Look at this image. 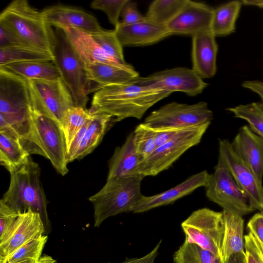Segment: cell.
Returning <instances> with one entry per match:
<instances>
[{
  "label": "cell",
  "mask_w": 263,
  "mask_h": 263,
  "mask_svg": "<svg viewBox=\"0 0 263 263\" xmlns=\"http://www.w3.org/2000/svg\"><path fill=\"white\" fill-rule=\"evenodd\" d=\"M171 93L139 85L133 81L108 85L95 92L89 109L110 115L115 122L127 118L140 119L150 107Z\"/></svg>",
  "instance_id": "6da1fadb"
},
{
  "label": "cell",
  "mask_w": 263,
  "mask_h": 263,
  "mask_svg": "<svg viewBox=\"0 0 263 263\" xmlns=\"http://www.w3.org/2000/svg\"><path fill=\"white\" fill-rule=\"evenodd\" d=\"M27 80L0 67V123L21 141L34 135L35 128Z\"/></svg>",
  "instance_id": "7a4b0ae2"
},
{
  "label": "cell",
  "mask_w": 263,
  "mask_h": 263,
  "mask_svg": "<svg viewBox=\"0 0 263 263\" xmlns=\"http://www.w3.org/2000/svg\"><path fill=\"white\" fill-rule=\"evenodd\" d=\"M41 168L30 157L20 168L10 174L8 190L1 199L18 214L28 210L39 213L44 223L46 234L50 233L46 198L40 180Z\"/></svg>",
  "instance_id": "3957f363"
},
{
  "label": "cell",
  "mask_w": 263,
  "mask_h": 263,
  "mask_svg": "<svg viewBox=\"0 0 263 263\" xmlns=\"http://www.w3.org/2000/svg\"><path fill=\"white\" fill-rule=\"evenodd\" d=\"M144 177L107 179L103 187L89 197L94 210V227H99L107 218L120 213L132 212L143 195L141 184Z\"/></svg>",
  "instance_id": "277c9868"
},
{
  "label": "cell",
  "mask_w": 263,
  "mask_h": 263,
  "mask_svg": "<svg viewBox=\"0 0 263 263\" xmlns=\"http://www.w3.org/2000/svg\"><path fill=\"white\" fill-rule=\"evenodd\" d=\"M0 23L13 30L29 46L52 52L53 28L41 11L26 0H15L1 13Z\"/></svg>",
  "instance_id": "5b68a950"
},
{
  "label": "cell",
  "mask_w": 263,
  "mask_h": 263,
  "mask_svg": "<svg viewBox=\"0 0 263 263\" xmlns=\"http://www.w3.org/2000/svg\"><path fill=\"white\" fill-rule=\"evenodd\" d=\"M52 53V62L70 91L75 106L85 108L89 94L85 64L65 32L59 28L53 29Z\"/></svg>",
  "instance_id": "8992f818"
},
{
  "label": "cell",
  "mask_w": 263,
  "mask_h": 263,
  "mask_svg": "<svg viewBox=\"0 0 263 263\" xmlns=\"http://www.w3.org/2000/svg\"><path fill=\"white\" fill-rule=\"evenodd\" d=\"M211 122L181 129L139 164V174L154 176L168 168L185 152L200 143Z\"/></svg>",
  "instance_id": "52a82bcc"
},
{
  "label": "cell",
  "mask_w": 263,
  "mask_h": 263,
  "mask_svg": "<svg viewBox=\"0 0 263 263\" xmlns=\"http://www.w3.org/2000/svg\"><path fill=\"white\" fill-rule=\"evenodd\" d=\"M27 82L32 110L61 126L66 111L75 106L72 96L62 78Z\"/></svg>",
  "instance_id": "ba28073f"
},
{
  "label": "cell",
  "mask_w": 263,
  "mask_h": 263,
  "mask_svg": "<svg viewBox=\"0 0 263 263\" xmlns=\"http://www.w3.org/2000/svg\"><path fill=\"white\" fill-rule=\"evenodd\" d=\"M181 226L185 240L221 257L224 232L223 212L206 208L198 209L184 220Z\"/></svg>",
  "instance_id": "9c48e42d"
},
{
  "label": "cell",
  "mask_w": 263,
  "mask_h": 263,
  "mask_svg": "<svg viewBox=\"0 0 263 263\" xmlns=\"http://www.w3.org/2000/svg\"><path fill=\"white\" fill-rule=\"evenodd\" d=\"M213 118L206 102L189 105L173 102L152 111L143 123L154 129H180L211 122Z\"/></svg>",
  "instance_id": "30bf717a"
},
{
  "label": "cell",
  "mask_w": 263,
  "mask_h": 263,
  "mask_svg": "<svg viewBox=\"0 0 263 263\" xmlns=\"http://www.w3.org/2000/svg\"><path fill=\"white\" fill-rule=\"evenodd\" d=\"M208 198L227 213L242 217L255 211L228 170L219 161L205 187Z\"/></svg>",
  "instance_id": "8fae6325"
},
{
  "label": "cell",
  "mask_w": 263,
  "mask_h": 263,
  "mask_svg": "<svg viewBox=\"0 0 263 263\" xmlns=\"http://www.w3.org/2000/svg\"><path fill=\"white\" fill-rule=\"evenodd\" d=\"M133 82L149 88L171 93L181 91L190 96L201 93L208 85L195 71L186 67L158 71L146 77H139Z\"/></svg>",
  "instance_id": "7c38bea8"
},
{
  "label": "cell",
  "mask_w": 263,
  "mask_h": 263,
  "mask_svg": "<svg viewBox=\"0 0 263 263\" xmlns=\"http://www.w3.org/2000/svg\"><path fill=\"white\" fill-rule=\"evenodd\" d=\"M229 171L239 187L245 193L251 206L263 211V186L227 139L219 142L218 161Z\"/></svg>",
  "instance_id": "4fadbf2b"
},
{
  "label": "cell",
  "mask_w": 263,
  "mask_h": 263,
  "mask_svg": "<svg viewBox=\"0 0 263 263\" xmlns=\"http://www.w3.org/2000/svg\"><path fill=\"white\" fill-rule=\"evenodd\" d=\"M32 116L45 158L50 160L59 174L66 175L68 172L67 148L62 126L33 110Z\"/></svg>",
  "instance_id": "5bb4252c"
},
{
  "label": "cell",
  "mask_w": 263,
  "mask_h": 263,
  "mask_svg": "<svg viewBox=\"0 0 263 263\" xmlns=\"http://www.w3.org/2000/svg\"><path fill=\"white\" fill-rule=\"evenodd\" d=\"M46 234L40 215L31 210L19 215L0 240V263H4L16 250L31 240Z\"/></svg>",
  "instance_id": "9a60e30c"
},
{
  "label": "cell",
  "mask_w": 263,
  "mask_h": 263,
  "mask_svg": "<svg viewBox=\"0 0 263 263\" xmlns=\"http://www.w3.org/2000/svg\"><path fill=\"white\" fill-rule=\"evenodd\" d=\"M214 9L200 2L188 0L166 25L171 34L193 36L211 31Z\"/></svg>",
  "instance_id": "2e32d148"
},
{
  "label": "cell",
  "mask_w": 263,
  "mask_h": 263,
  "mask_svg": "<svg viewBox=\"0 0 263 263\" xmlns=\"http://www.w3.org/2000/svg\"><path fill=\"white\" fill-rule=\"evenodd\" d=\"M41 12L45 22L54 28H74L90 34L103 29L93 15L80 9L55 5L46 8Z\"/></svg>",
  "instance_id": "e0dca14e"
},
{
  "label": "cell",
  "mask_w": 263,
  "mask_h": 263,
  "mask_svg": "<svg viewBox=\"0 0 263 263\" xmlns=\"http://www.w3.org/2000/svg\"><path fill=\"white\" fill-rule=\"evenodd\" d=\"M115 30L123 47L150 45L171 35L166 25L153 21L146 16L142 21L134 24L119 22Z\"/></svg>",
  "instance_id": "ac0fdd59"
},
{
  "label": "cell",
  "mask_w": 263,
  "mask_h": 263,
  "mask_svg": "<svg viewBox=\"0 0 263 263\" xmlns=\"http://www.w3.org/2000/svg\"><path fill=\"white\" fill-rule=\"evenodd\" d=\"M210 176V174L206 171H203L193 175L182 182L161 193L150 196L143 195L132 209V212L134 213H143L171 204L191 193L197 188L202 186L205 187Z\"/></svg>",
  "instance_id": "d6986e66"
},
{
  "label": "cell",
  "mask_w": 263,
  "mask_h": 263,
  "mask_svg": "<svg viewBox=\"0 0 263 263\" xmlns=\"http://www.w3.org/2000/svg\"><path fill=\"white\" fill-rule=\"evenodd\" d=\"M85 69L89 81L88 93L106 86L130 82L139 77V73L127 63H92L85 64Z\"/></svg>",
  "instance_id": "ffe728a7"
},
{
  "label": "cell",
  "mask_w": 263,
  "mask_h": 263,
  "mask_svg": "<svg viewBox=\"0 0 263 263\" xmlns=\"http://www.w3.org/2000/svg\"><path fill=\"white\" fill-rule=\"evenodd\" d=\"M231 144L258 182L262 184L263 138L254 133L249 126L245 125L240 128Z\"/></svg>",
  "instance_id": "44dd1931"
},
{
  "label": "cell",
  "mask_w": 263,
  "mask_h": 263,
  "mask_svg": "<svg viewBox=\"0 0 263 263\" xmlns=\"http://www.w3.org/2000/svg\"><path fill=\"white\" fill-rule=\"evenodd\" d=\"M215 37L211 31L192 36V69L202 79L211 78L216 72L218 45Z\"/></svg>",
  "instance_id": "7402d4cb"
},
{
  "label": "cell",
  "mask_w": 263,
  "mask_h": 263,
  "mask_svg": "<svg viewBox=\"0 0 263 263\" xmlns=\"http://www.w3.org/2000/svg\"><path fill=\"white\" fill-rule=\"evenodd\" d=\"M140 162L133 132L127 137L123 144L115 149L109 161L107 179L126 178L140 175L138 172Z\"/></svg>",
  "instance_id": "603a6c76"
},
{
  "label": "cell",
  "mask_w": 263,
  "mask_h": 263,
  "mask_svg": "<svg viewBox=\"0 0 263 263\" xmlns=\"http://www.w3.org/2000/svg\"><path fill=\"white\" fill-rule=\"evenodd\" d=\"M60 29L65 32L85 64L97 62L123 64L105 53L91 34L74 28L64 27Z\"/></svg>",
  "instance_id": "cb8c5ba5"
},
{
  "label": "cell",
  "mask_w": 263,
  "mask_h": 263,
  "mask_svg": "<svg viewBox=\"0 0 263 263\" xmlns=\"http://www.w3.org/2000/svg\"><path fill=\"white\" fill-rule=\"evenodd\" d=\"M92 118L73 161L80 159L91 153L102 141L106 132L110 128L115 119L110 115L89 109Z\"/></svg>",
  "instance_id": "d4e9b609"
},
{
  "label": "cell",
  "mask_w": 263,
  "mask_h": 263,
  "mask_svg": "<svg viewBox=\"0 0 263 263\" xmlns=\"http://www.w3.org/2000/svg\"><path fill=\"white\" fill-rule=\"evenodd\" d=\"M224 232L221 257L224 263L232 255L244 251L243 223L242 217L224 211Z\"/></svg>",
  "instance_id": "484cf974"
},
{
  "label": "cell",
  "mask_w": 263,
  "mask_h": 263,
  "mask_svg": "<svg viewBox=\"0 0 263 263\" xmlns=\"http://www.w3.org/2000/svg\"><path fill=\"white\" fill-rule=\"evenodd\" d=\"M30 155L18 139L0 132V163L10 174L25 164L29 159Z\"/></svg>",
  "instance_id": "4316f807"
},
{
  "label": "cell",
  "mask_w": 263,
  "mask_h": 263,
  "mask_svg": "<svg viewBox=\"0 0 263 263\" xmlns=\"http://www.w3.org/2000/svg\"><path fill=\"white\" fill-rule=\"evenodd\" d=\"M242 5L241 1H233L214 9L211 31L216 37L228 35L235 31Z\"/></svg>",
  "instance_id": "83f0119b"
},
{
  "label": "cell",
  "mask_w": 263,
  "mask_h": 263,
  "mask_svg": "<svg viewBox=\"0 0 263 263\" xmlns=\"http://www.w3.org/2000/svg\"><path fill=\"white\" fill-rule=\"evenodd\" d=\"M26 80H50L60 77L52 61L18 62L3 66Z\"/></svg>",
  "instance_id": "f1b7e54d"
},
{
  "label": "cell",
  "mask_w": 263,
  "mask_h": 263,
  "mask_svg": "<svg viewBox=\"0 0 263 263\" xmlns=\"http://www.w3.org/2000/svg\"><path fill=\"white\" fill-rule=\"evenodd\" d=\"M51 52L30 46L20 45L0 48V67L29 61H53Z\"/></svg>",
  "instance_id": "f546056e"
},
{
  "label": "cell",
  "mask_w": 263,
  "mask_h": 263,
  "mask_svg": "<svg viewBox=\"0 0 263 263\" xmlns=\"http://www.w3.org/2000/svg\"><path fill=\"white\" fill-rule=\"evenodd\" d=\"M174 263H224L222 258L184 240L173 255Z\"/></svg>",
  "instance_id": "4dcf8cb0"
},
{
  "label": "cell",
  "mask_w": 263,
  "mask_h": 263,
  "mask_svg": "<svg viewBox=\"0 0 263 263\" xmlns=\"http://www.w3.org/2000/svg\"><path fill=\"white\" fill-rule=\"evenodd\" d=\"M188 0H156L149 5L145 16L157 23L166 25L181 10Z\"/></svg>",
  "instance_id": "1f68e13d"
},
{
  "label": "cell",
  "mask_w": 263,
  "mask_h": 263,
  "mask_svg": "<svg viewBox=\"0 0 263 263\" xmlns=\"http://www.w3.org/2000/svg\"><path fill=\"white\" fill-rule=\"evenodd\" d=\"M91 116L89 110L76 106L69 108L65 113L61 126L64 133L67 152L74 136Z\"/></svg>",
  "instance_id": "d6a6232c"
},
{
  "label": "cell",
  "mask_w": 263,
  "mask_h": 263,
  "mask_svg": "<svg viewBox=\"0 0 263 263\" xmlns=\"http://www.w3.org/2000/svg\"><path fill=\"white\" fill-rule=\"evenodd\" d=\"M227 110L235 118L247 121L251 129L263 138V106L258 103H251L230 107Z\"/></svg>",
  "instance_id": "836d02e7"
},
{
  "label": "cell",
  "mask_w": 263,
  "mask_h": 263,
  "mask_svg": "<svg viewBox=\"0 0 263 263\" xmlns=\"http://www.w3.org/2000/svg\"><path fill=\"white\" fill-rule=\"evenodd\" d=\"M47 239V235L44 234L31 240L16 250L4 263L39 260Z\"/></svg>",
  "instance_id": "e575fe53"
},
{
  "label": "cell",
  "mask_w": 263,
  "mask_h": 263,
  "mask_svg": "<svg viewBox=\"0 0 263 263\" xmlns=\"http://www.w3.org/2000/svg\"><path fill=\"white\" fill-rule=\"evenodd\" d=\"M94 40L105 53L122 64H126L124 60L123 46L120 43L116 31L102 29L101 31L91 34Z\"/></svg>",
  "instance_id": "d590c367"
},
{
  "label": "cell",
  "mask_w": 263,
  "mask_h": 263,
  "mask_svg": "<svg viewBox=\"0 0 263 263\" xmlns=\"http://www.w3.org/2000/svg\"><path fill=\"white\" fill-rule=\"evenodd\" d=\"M134 133L137 152L141 161L148 157L157 147L154 131L142 123L136 127Z\"/></svg>",
  "instance_id": "8d00e7d4"
},
{
  "label": "cell",
  "mask_w": 263,
  "mask_h": 263,
  "mask_svg": "<svg viewBox=\"0 0 263 263\" xmlns=\"http://www.w3.org/2000/svg\"><path fill=\"white\" fill-rule=\"evenodd\" d=\"M127 0H95L91 8L103 11L107 16L110 23L115 28L118 25L122 8Z\"/></svg>",
  "instance_id": "74e56055"
},
{
  "label": "cell",
  "mask_w": 263,
  "mask_h": 263,
  "mask_svg": "<svg viewBox=\"0 0 263 263\" xmlns=\"http://www.w3.org/2000/svg\"><path fill=\"white\" fill-rule=\"evenodd\" d=\"M244 239L247 263H263V245L250 232Z\"/></svg>",
  "instance_id": "f35d334b"
},
{
  "label": "cell",
  "mask_w": 263,
  "mask_h": 263,
  "mask_svg": "<svg viewBox=\"0 0 263 263\" xmlns=\"http://www.w3.org/2000/svg\"><path fill=\"white\" fill-rule=\"evenodd\" d=\"M19 214L7 205L2 199L0 200V240L5 235L17 218Z\"/></svg>",
  "instance_id": "ab89813d"
},
{
  "label": "cell",
  "mask_w": 263,
  "mask_h": 263,
  "mask_svg": "<svg viewBox=\"0 0 263 263\" xmlns=\"http://www.w3.org/2000/svg\"><path fill=\"white\" fill-rule=\"evenodd\" d=\"M20 45L29 46L13 30L0 23V48Z\"/></svg>",
  "instance_id": "60d3db41"
},
{
  "label": "cell",
  "mask_w": 263,
  "mask_h": 263,
  "mask_svg": "<svg viewBox=\"0 0 263 263\" xmlns=\"http://www.w3.org/2000/svg\"><path fill=\"white\" fill-rule=\"evenodd\" d=\"M120 16L122 20L120 23L123 24L136 23L145 18L139 11L137 3L130 0H127L123 6Z\"/></svg>",
  "instance_id": "b9f144b4"
},
{
  "label": "cell",
  "mask_w": 263,
  "mask_h": 263,
  "mask_svg": "<svg viewBox=\"0 0 263 263\" xmlns=\"http://www.w3.org/2000/svg\"><path fill=\"white\" fill-rule=\"evenodd\" d=\"M247 228L263 245V211L255 214L249 220Z\"/></svg>",
  "instance_id": "7bdbcfd3"
},
{
  "label": "cell",
  "mask_w": 263,
  "mask_h": 263,
  "mask_svg": "<svg viewBox=\"0 0 263 263\" xmlns=\"http://www.w3.org/2000/svg\"><path fill=\"white\" fill-rule=\"evenodd\" d=\"M92 118V115L91 114V117L86 121V122L84 124L80 130L77 133V134L74 136L72 142L71 143L67 152L68 163L73 161V158L79 148V146L84 137L85 133L91 121Z\"/></svg>",
  "instance_id": "ee69618b"
},
{
  "label": "cell",
  "mask_w": 263,
  "mask_h": 263,
  "mask_svg": "<svg viewBox=\"0 0 263 263\" xmlns=\"http://www.w3.org/2000/svg\"><path fill=\"white\" fill-rule=\"evenodd\" d=\"M181 129H154L155 142L157 147L164 144L172 139Z\"/></svg>",
  "instance_id": "f6af8a7d"
},
{
  "label": "cell",
  "mask_w": 263,
  "mask_h": 263,
  "mask_svg": "<svg viewBox=\"0 0 263 263\" xmlns=\"http://www.w3.org/2000/svg\"><path fill=\"white\" fill-rule=\"evenodd\" d=\"M161 242L162 239H161L155 247L146 255L140 258H126L124 261L119 263H155V260L159 254V249Z\"/></svg>",
  "instance_id": "bcb514c9"
},
{
  "label": "cell",
  "mask_w": 263,
  "mask_h": 263,
  "mask_svg": "<svg viewBox=\"0 0 263 263\" xmlns=\"http://www.w3.org/2000/svg\"><path fill=\"white\" fill-rule=\"evenodd\" d=\"M242 86L257 94L261 98L263 106V82L258 80L246 81L242 83Z\"/></svg>",
  "instance_id": "7dc6e473"
},
{
  "label": "cell",
  "mask_w": 263,
  "mask_h": 263,
  "mask_svg": "<svg viewBox=\"0 0 263 263\" xmlns=\"http://www.w3.org/2000/svg\"><path fill=\"white\" fill-rule=\"evenodd\" d=\"M241 2L242 5L255 6L263 8V0H243Z\"/></svg>",
  "instance_id": "c3c4849f"
},
{
  "label": "cell",
  "mask_w": 263,
  "mask_h": 263,
  "mask_svg": "<svg viewBox=\"0 0 263 263\" xmlns=\"http://www.w3.org/2000/svg\"><path fill=\"white\" fill-rule=\"evenodd\" d=\"M39 263H57V261L51 256L44 255L41 257Z\"/></svg>",
  "instance_id": "681fc988"
},
{
  "label": "cell",
  "mask_w": 263,
  "mask_h": 263,
  "mask_svg": "<svg viewBox=\"0 0 263 263\" xmlns=\"http://www.w3.org/2000/svg\"><path fill=\"white\" fill-rule=\"evenodd\" d=\"M39 261H40V260H38V261H36V260H27V261H24L20 262H18V263H39Z\"/></svg>",
  "instance_id": "f907efd6"
}]
</instances>
